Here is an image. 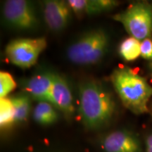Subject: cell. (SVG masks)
Here are the masks:
<instances>
[{
	"label": "cell",
	"instance_id": "6da1fadb",
	"mask_svg": "<svg viewBox=\"0 0 152 152\" xmlns=\"http://www.w3.org/2000/svg\"><path fill=\"white\" fill-rule=\"evenodd\" d=\"M79 113L87 128L103 126L112 118L115 110L113 96L100 83L87 80L79 85Z\"/></svg>",
	"mask_w": 152,
	"mask_h": 152
},
{
	"label": "cell",
	"instance_id": "7a4b0ae2",
	"mask_svg": "<svg viewBox=\"0 0 152 152\" xmlns=\"http://www.w3.org/2000/svg\"><path fill=\"white\" fill-rule=\"evenodd\" d=\"M110 77L127 109L135 114L149 112L147 104L152 96V87L147 80L128 67L115 68Z\"/></svg>",
	"mask_w": 152,
	"mask_h": 152
},
{
	"label": "cell",
	"instance_id": "3957f363",
	"mask_svg": "<svg viewBox=\"0 0 152 152\" xmlns=\"http://www.w3.org/2000/svg\"><path fill=\"white\" fill-rule=\"evenodd\" d=\"M109 36L102 29L85 33L68 47L67 56L73 64L89 66L96 64L107 52Z\"/></svg>",
	"mask_w": 152,
	"mask_h": 152
},
{
	"label": "cell",
	"instance_id": "277c9868",
	"mask_svg": "<svg viewBox=\"0 0 152 152\" xmlns=\"http://www.w3.org/2000/svg\"><path fill=\"white\" fill-rule=\"evenodd\" d=\"M114 20L121 23L131 37L138 40L151 38L152 35V4L138 1L125 11L115 14Z\"/></svg>",
	"mask_w": 152,
	"mask_h": 152
},
{
	"label": "cell",
	"instance_id": "5b68a950",
	"mask_svg": "<svg viewBox=\"0 0 152 152\" xmlns=\"http://www.w3.org/2000/svg\"><path fill=\"white\" fill-rule=\"evenodd\" d=\"M46 47L47 39L44 37L19 38L7 45L5 53L11 64L19 68H28L37 63Z\"/></svg>",
	"mask_w": 152,
	"mask_h": 152
},
{
	"label": "cell",
	"instance_id": "8992f818",
	"mask_svg": "<svg viewBox=\"0 0 152 152\" xmlns=\"http://www.w3.org/2000/svg\"><path fill=\"white\" fill-rule=\"evenodd\" d=\"M3 16L6 23L17 30H32L39 23L33 4L26 0L6 1Z\"/></svg>",
	"mask_w": 152,
	"mask_h": 152
},
{
	"label": "cell",
	"instance_id": "52a82bcc",
	"mask_svg": "<svg viewBox=\"0 0 152 152\" xmlns=\"http://www.w3.org/2000/svg\"><path fill=\"white\" fill-rule=\"evenodd\" d=\"M73 11L67 1L47 0L43 1V16L47 26L53 31L64 30L71 20Z\"/></svg>",
	"mask_w": 152,
	"mask_h": 152
},
{
	"label": "cell",
	"instance_id": "ba28073f",
	"mask_svg": "<svg viewBox=\"0 0 152 152\" xmlns=\"http://www.w3.org/2000/svg\"><path fill=\"white\" fill-rule=\"evenodd\" d=\"M54 73L43 72L21 82V88L25 94L39 102H46L52 104V90Z\"/></svg>",
	"mask_w": 152,
	"mask_h": 152
},
{
	"label": "cell",
	"instance_id": "9c48e42d",
	"mask_svg": "<svg viewBox=\"0 0 152 152\" xmlns=\"http://www.w3.org/2000/svg\"><path fill=\"white\" fill-rule=\"evenodd\" d=\"M106 152H139L140 146L137 139L126 131H115L107 134L102 141Z\"/></svg>",
	"mask_w": 152,
	"mask_h": 152
},
{
	"label": "cell",
	"instance_id": "30bf717a",
	"mask_svg": "<svg viewBox=\"0 0 152 152\" xmlns=\"http://www.w3.org/2000/svg\"><path fill=\"white\" fill-rule=\"evenodd\" d=\"M52 105L66 115L74 112L72 94L67 81L59 74L54 73L52 90Z\"/></svg>",
	"mask_w": 152,
	"mask_h": 152
},
{
	"label": "cell",
	"instance_id": "8fae6325",
	"mask_svg": "<svg viewBox=\"0 0 152 152\" xmlns=\"http://www.w3.org/2000/svg\"><path fill=\"white\" fill-rule=\"evenodd\" d=\"M67 2L73 13L78 16L99 14L118 5L117 1L113 0H68Z\"/></svg>",
	"mask_w": 152,
	"mask_h": 152
},
{
	"label": "cell",
	"instance_id": "7c38bea8",
	"mask_svg": "<svg viewBox=\"0 0 152 152\" xmlns=\"http://www.w3.org/2000/svg\"><path fill=\"white\" fill-rule=\"evenodd\" d=\"M33 118L37 123L47 125L56 122L58 118V114L52 104L41 102L34 109Z\"/></svg>",
	"mask_w": 152,
	"mask_h": 152
},
{
	"label": "cell",
	"instance_id": "4fadbf2b",
	"mask_svg": "<svg viewBox=\"0 0 152 152\" xmlns=\"http://www.w3.org/2000/svg\"><path fill=\"white\" fill-rule=\"evenodd\" d=\"M9 99L14 110V122L26 121L30 111V96L27 94H22Z\"/></svg>",
	"mask_w": 152,
	"mask_h": 152
},
{
	"label": "cell",
	"instance_id": "5bb4252c",
	"mask_svg": "<svg viewBox=\"0 0 152 152\" xmlns=\"http://www.w3.org/2000/svg\"><path fill=\"white\" fill-rule=\"evenodd\" d=\"M140 40L130 37L124 39L119 47V53L123 59L127 61H132L141 56Z\"/></svg>",
	"mask_w": 152,
	"mask_h": 152
},
{
	"label": "cell",
	"instance_id": "9a60e30c",
	"mask_svg": "<svg viewBox=\"0 0 152 152\" xmlns=\"http://www.w3.org/2000/svg\"><path fill=\"white\" fill-rule=\"evenodd\" d=\"M14 122V110L9 98L0 99V124L1 128Z\"/></svg>",
	"mask_w": 152,
	"mask_h": 152
},
{
	"label": "cell",
	"instance_id": "2e32d148",
	"mask_svg": "<svg viewBox=\"0 0 152 152\" xmlns=\"http://www.w3.org/2000/svg\"><path fill=\"white\" fill-rule=\"evenodd\" d=\"M16 87L13 76L8 72H0V98H6Z\"/></svg>",
	"mask_w": 152,
	"mask_h": 152
},
{
	"label": "cell",
	"instance_id": "e0dca14e",
	"mask_svg": "<svg viewBox=\"0 0 152 152\" xmlns=\"http://www.w3.org/2000/svg\"><path fill=\"white\" fill-rule=\"evenodd\" d=\"M140 52L142 58L152 60V39L151 38H147L141 42Z\"/></svg>",
	"mask_w": 152,
	"mask_h": 152
},
{
	"label": "cell",
	"instance_id": "ac0fdd59",
	"mask_svg": "<svg viewBox=\"0 0 152 152\" xmlns=\"http://www.w3.org/2000/svg\"><path fill=\"white\" fill-rule=\"evenodd\" d=\"M146 146H147V152H152V134L147 137Z\"/></svg>",
	"mask_w": 152,
	"mask_h": 152
},
{
	"label": "cell",
	"instance_id": "d6986e66",
	"mask_svg": "<svg viewBox=\"0 0 152 152\" xmlns=\"http://www.w3.org/2000/svg\"><path fill=\"white\" fill-rule=\"evenodd\" d=\"M151 72H152V63L151 64Z\"/></svg>",
	"mask_w": 152,
	"mask_h": 152
}]
</instances>
